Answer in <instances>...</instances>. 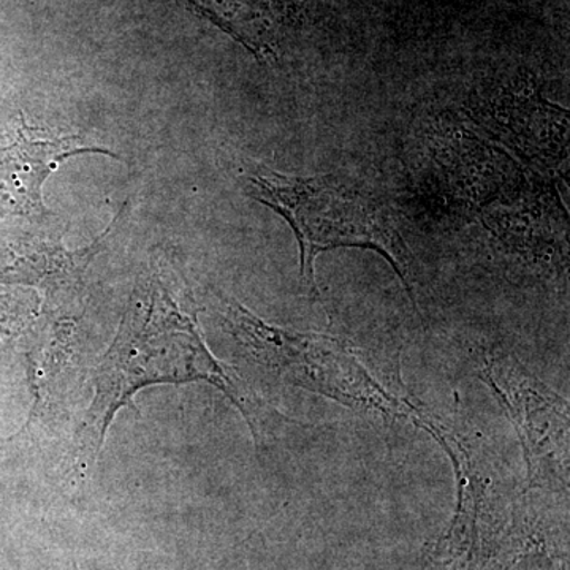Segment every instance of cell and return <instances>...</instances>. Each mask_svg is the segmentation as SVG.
<instances>
[{
	"instance_id": "obj_1",
	"label": "cell",
	"mask_w": 570,
	"mask_h": 570,
	"mask_svg": "<svg viewBox=\"0 0 570 570\" xmlns=\"http://www.w3.org/2000/svg\"><path fill=\"white\" fill-rule=\"evenodd\" d=\"M208 382L223 390L245 415L255 441L261 445L265 426L276 420L206 347L195 314L184 309L156 276L135 288L129 311L118 335L96 373V396L86 414L82 431L104 445L108 426L119 409L134 407V396L141 389L157 384Z\"/></svg>"
},
{
	"instance_id": "obj_2",
	"label": "cell",
	"mask_w": 570,
	"mask_h": 570,
	"mask_svg": "<svg viewBox=\"0 0 570 570\" xmlns=\"http://www.w3.org/2000/svg\"><path fill=\"white\" fill-rule=\"evenodd\" d=\"M249 195L281 214L299 246V273L318 296L316 258L340 247L376 250L392 265L414 302L412 261L389 205L330 176L302 178L261 168L249 178Z\"/></svg>"
},
{
	"instance_id": "obj_3",
	"label": "cell",
	"mask_w": 570,
	"mask_h": 570,
	"mask_svg": "<svg viewBox=\"0 0 570 570\" xmlns=\"http://www.w3.org/2000/svg\"><path fill=\"white\" fill-rule=\"evenodd\" d=\"M219 298L225 328L262 370L356 411L377 412L426 428L430 415L382 387L341 341L266 324L236 299Z\"/></svg>"
},
{
	"instance_id": "obj_4",
	"label": "cell",
	"mask_w": 570,
	"mask_h": 570,
	"mask_svg": "<svg viewBox=\"0 0 570 570\" xmlns=\"http://www.w3.org/2000/svg\"><path fill=\"white\" fill-rule=\"evenodd\" d=\"M487 382L508 407L523 441L531 485L568 482V411L560 397L508 366L487 362Z\"/></svg>"
},
{
	"instance_id": "obj_5",
	"label": "cell",
	"mask_w": 570,
	"mask_h": 570,
	"mask_svg": "<svg viewBox=\"0 0 570 570\" xmlns=\"http://www.w3.org/2000/svg\"><path fill=\"white\" fill-rule=\"evenodd\" d=\"M107 154L108 149L85 145L80 137H51L26 124L21 116L18 138L0 157V216H45L43 186L70 157Z\"/></svg>"
},
{
	"instance_id": "obj_6",
	"label": "cell",
	"mask_w": 570,
	"mask_h": 570,
	"mask_svg": "<svg viewBox=\"0 0 570 570\" xmlns=\"http://www.w3.org/2000/svg\"><path fill=\"white\" fill-rule=\"evenodd\" d=\"M110 225L100 238L85 249L67 250L58 245H43L33 247L31 253L24 255L22 261V277L29 284L43 288L51 306H62L71 299H77L82 291V281L94 257L99 254L105 239L110 235Z\"/></svg>"
},
{
	"instance_id": "obj_7",
	"label": "cell",
	"mask_w": 570,
	"mask_h": 570,
	"mask_svg": "<svg viewBox=\"0 0 570 570\" xmlns=\"http://www.w3.org/2000/svg\"><path fill=\"white\" fill-rule=\"evenodd\" d=\"M184 9L200 14L243 45L255 58L269 50L264 40L265 22L258 0H176Z\"/></svg>"
},
{
	"instance_id": "obj_8",
	"label": "cell",
	"mask_w": 570,
	"mask_h": 570,
	"mask_svg": "<svg viewBox=\"0 0 570 570\" xmlns=\"http://www.w3.org/2000/svg\"><path fill=\"white\" fill-rule=\"evenodd\" d=\"M75 569L80 570V569L77 568V566H75Z\"/></svg>"
}]
</instances>
